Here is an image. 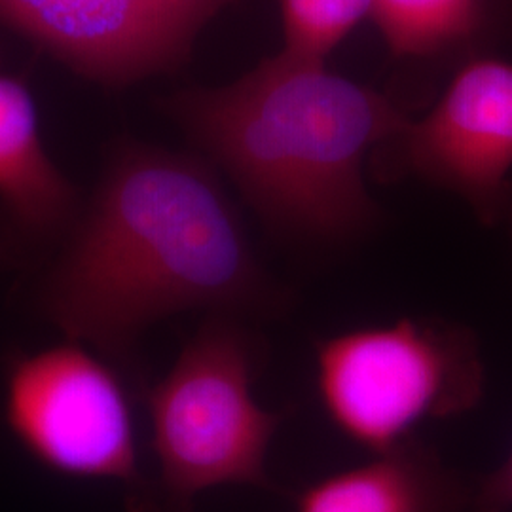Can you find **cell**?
I'll list each match as a JSON object with an SVG mask.
<instances>
[{
	"mask_svg": "<svg viewBox=\"0 0 512 512\" xmlns=\"http://www.w3.org/2000/svg\"><path fill=\"white\" fill-rule=\"evenodd\" d=\"M277 304L211 167L143 143L112 154L38 291L50 323L131 376L137 340L164 317L188 310L239 317Z\"/></svg>",
	"mask_w": 512,
	"mask_h": 512,
	"instance_id": "6da1fadb",
	"label": "cell"
},
{
	"mask_svg": "<svg viewBox=\"0 0 512 512\" xmlns=\"http://www.w3.org/2000/svg\"><path fill=\"white\" fill-rule=\"evenodd\" d=\"M165 109L262 219L313 241L374 224L366 152L412 122L387 95L285 50L228 86L179 92Z\"/></svg>",
	"mask_w": 512,
	"mask_h": 512,
	"instance_id": "7a4b0ae2",
	"label": "cell"
},
{
	"mask_svg": "<svg viewBox=\"0 0 512 512\" xmlns=\"http://www.w3.org/2000/svg\"><path fill=\"white\" fill-rule=\"evenodd\" d=\"M260 349L234 315H211L145 393L160 482L152 512H192L224 484L272 490L266 459L283 421L256 403Z\"/></svg>",
	"mask_w": 512,
	"mask_h": 512,
	"instance_id": "3957f363",
	"label": "cell"
},
{
	"mask_svg": "<svg viewBox=\"0 0 512 512\" xmlns=\"http://www.w3.org/2000/svg\"><path fill=\"white\" fill-rule=\"evenodd\" d=\"M315 384L332 425L382 454L414 439L425 421L471 412L486 374L473 330L406 317L319 340Z\"/></svg>",
	"mask_w": 512,
	"mask_h": 512,
	"instance_id": "277c9868",
	"label": "cell"
},
{
	"mask_svg": "<svg viewBox=\"0 0 512 512\" xmlns=\"http://www.w3.org/2000/svg\"><path fill=\"white\" fill-rule=\"evenodd\" d=\"M4 416L19 444L59 475L122 482L131 512H152L139 471L133 414L120 374L84 344L12 361Z\"/></svg>",
	"mask_w": 512,
	"mask_h": 512,
	"instance_id": "5b68a950",
	"label": "cell"
},
{
	"mask_svg": "<svg viewBox=\"0 0 512 512\" xmlns=\"http://www.w3.org/2000/svg\"><path fill=\"white\" fill-rule=\"evenodd\" d=\"M380 181L420 177L459 194L486 226L512 211V65L469 63L421 122L374 150Z\"/></svg>",
	"mask_w": 512,
	"mask_h": 512,
	"instance_id": "8992f818",
	"label": "cell"
},
{
	"mask_svg": "<svg viewBox=\"0 0 512 512\" xmlns=\"http://www.w3.org/2000/svg\"><path fill=\"white\" fill-rule=\"evenodd\" d=\"M0 21L109 86L177 67L196 35L158 0H0Z\"/></svg>",
	"mask_w": 512,
	"mask_h": 512,
	"instance_id": "52a82bcc",
	"label": "cell"
},
{
	"mask_svg": "<svg viewBox=\"0 0 512 512\" xmlns=\"http://www.w3.org/2000/svg\"><path fill=\"white\" fill-rule=\"evenodd\" d=\"M471 497L473 488L414 437L304 488L296 512H467Z\"/></svg>",
	"mask_w": 512,
	"mask_h": 512,
	"instance_id": "ba28073f",
	"label": "cell"
},
{
	"mask_svg": "<svg viewBox=\"0 0 512 512\" xmlns=\"http://www.w3.org/2000/svg\"><path fill=\"white\" fill-rule=\"evenodd\" d=\"M0 205L21 236L57 243L82 213L73 183L48 156L29 90L0 74Z\"/></svg>",
	"mask_w": 512,
	"mask_h": 512,
	"instance_id": "9c48e42d",
	"label": "cell"
},
{
	"mask_svg": "<svg viewBox=\"0 0 512 512\" xmlns=\"http://www.w3.org/2000/svg\"><path fill=\"white\" fill-rule=\"evenodd\" d=\"M370 14L393 55L421 57L473 37L482 0H372Z\"/></svg>",
	"mask_w": 512,
	"mask_h": 512,
	"instance_id": "30bf717a",
	"label": "cell"
},
{
	"mask_svg": "<svg viewBox=\"0 0 512 512\" xmlns=\"http://www.w3.org/2000/svg\"><path fill=\"white\" fill-rule=\"evenodd\" d=\"M370 10L372 0H281L283 50L325 61Z\"/></svg>",
	"mask_w": 512,
	"mask_h": 512,
	"instance_id": "8fae6325",
	"label": "cell"
},
{
	"mask_svg": "<svg viewBox=\"0 0 512 512\" xmlns=\"http://www.w3.org/2000/svg\"><path fill=\"white\" fill-rule=\"evenodd\" d=\"M511 509L512 452L501 467L476 484L467 512H509Z\"/></svg>",
	"mask_w": 512,
	"mask_h": 512,
	"instance_id": "7c38bea8",
	"label": "cell"
},
{
	"mask_svg": "<svg viewBox=\"0 0 512 512\" xmlns=\"http://www.w3.org/2000/svg\"><path fill=\"white\" fill-rule=\"evenodd\" d=\"M169 12L183 19L192 29H200L211 16L230 0H158Z\"/></svg>",
	"mask_w": 512,
	"mask_h": 512,
	"instance_id": "4fadbf2b",
	"label": "cell"
}]
</instances>
